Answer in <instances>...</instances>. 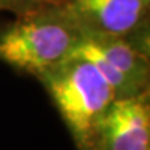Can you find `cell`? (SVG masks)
Instances as JSON below:
<instances>
[{"label":"cell","instance_id":"cell-3","mask_svg":"<svg viewBox=\"0 0 150 150\" xmlns=\"http://www.w3.org/2000/svg\"><path fill=\"white\" fill-rule=\"evenodd\" d=\"M76 54L95 64L117 99L150 93V28L124 38L85 32Z\"/></svg>","mask_w":150,"mask_h":150},{"label":"cell","instance_id":"cell-2","mask_svg":"<svg viewBox=\"0 0 150 150\" xmlns=\"http://www.w3.org/2000/svg\"><path fill=\"white\" fill-rule=\"evenodd\" d=\"M35 79L59 112L76 150H92L100 118L117 97L95 64L79 54L43 71Z\"/></svg>","mask_w":150,"mask_h":150},{"label":"cell","instance_id":"cell-1","mask_svg":"<svg viewBox=\"0 0 150 150\" xmlns=\"http://www.w3.org/2000/svg\"><path fill=\"white\" fill-rule=\"evenodd\" d=\"M85 32L64 6L49 7L0 24V63L36 78L74 57Z\"/></svg>","mask_w":150,"mask_h":150},{"label":"cell","instance_id":"cell-4","mask_svg":"<svg viewBox=\"0 0 150 150\" xmlns=\"http://www.w3.org/2000/svg\"><path fill=\"white\" fill-rule=\"evenodd\" d=\"M92 150H150V93L115 99L97 124Z\"/></svg>","mask_w":150,"mask_h":150},{"label":"cell","instance_id":"cell-6","mask_svg":"<svg viewBox=\"0 0 150 150\" xmlns=\"http://www.w3.org/2000/svg\"><path fill=\"white\" fill-rule=\"evenodd\" d=\"M65 0H0V11H7L13 16H21L49 7L64 6Z\"/></svg>","mask_w":150,"mask_h":150},{"label":"cell","instance_id":"cell-5","mask_svg":"<svg viewBox=\"0 0 150 150\" xmlns=\"http://www.w3.org/2000/svg\"><path fill=\"white\" fill-rule=\"evenodd\" d=\"M86 33L124 38L150 28V0H65Z\"/></svg>","mask_w":150,"mask_h":150}]
</instances>
